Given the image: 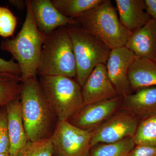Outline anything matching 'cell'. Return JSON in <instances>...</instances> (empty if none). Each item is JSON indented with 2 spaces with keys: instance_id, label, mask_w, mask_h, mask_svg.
<instances>
[{
  "instance_id": "cell-1",
  "label": "cell",
  "mask_w": 156,
  "mask_h": 156,
  "mask_svg": "<svg viewBox=\"0 0 156 156\" xmlns=\"http://www.w3.org/2000/svg\"><path fill=\"white\" fill-rule=\"evenodd\" d=\"M22 83L20 97L28 140L37 141L50 138L56 128L57 119L40 82L36 77Z\"/></svg>"
},
{
  "instance_id": "cell-2",
  "label": "cell",
  "mask_w": 156,
  "mask_h": 156,
  "mask_svg": "<svg viewBox=\"0 0 156 156\" xmlns=\"http://www.w3.org/2000/svg\"><path fill=\"white\" fill-rule=\"evenodd\" d=\"M26 16L21 30L16 37L2 41L0 45L2 50L11 53L17 60L22 82L36 77L44 40L35 23L30 0H26Z\"/></svg>"
},
{
  "instance_id": "cell-3",
  "label": "cell",
  "mask_w": 156,
  "mask_h": 156,
  "mask_svg": "<svg viewBox=\"0 0 156 156\" xmlns=\"http://www.w3.org/2000/svg\"><path fill=\"white\" fill-rule=\"evenodd\" d=\"M75 20L79 26L111 50L126 46L131 34L121 23L116 9L110 0H103Z\"/></svg>"
},
{
  "instance_id": "cell-4",
  "label": "cell",
  "mask_w": 156,
  "mask_h": 156,
  "mask_svg": "<svg viewBox=\"0 0 156 156\" xmlns=\"http://www.w3.org/2000/svg\"><path fill=\"white\" fill-rule=\"evenodd\" d=\"M37 74L76 77V62L71 39L66 27L44 36Z\"/></svg>"
},
{
  "instance_id": "cell-5",
  "label": "cell",
  "mask_w": 156,
  "mask_h": 156,
  "mask_svg": "<svg viewBox=\"0 0 156 156\" xmlns=\"http://www.w3.org/2000/svg\"><path fill=\"white\" fill-rule=\"evenodd\" d=\"M39 81L58 121H69L84 106L81 87L73 79L44 76Z\"/></svg>"
},
{
  "instance_id": "cell-6",
  "label": "cell",
  "mask_w": 156,
  "mask_h": 156,
  "mask_svg": "<svg viewBox=\"0 0 156 156\" xmlns=\"http://www.w3.org/2000/svg\"><path fill=\"white\" fill-rule=\"evenodd\" d=\"M72 42L76 62V77L81 87L98 65H106L111 49L80 27L66 26Z\"/></svg>"
},
{
  "instance_id": "cell-7",
  "label": "cell",
  "mask_w": 156,
  "mask_h": 156,
  "mask_svg": "<svg viewBox=\"0 0 156 156\" xmlns=\"http://www.w3.org/2000/svg\"><path fill=\"white\" fill-rule=\"evenodd\" d=\"M94 130H86L69 121H58L51 136L55 156H88Z\"/></svg>"
},
{
  "instance_id": "cell-8",
  "label": "cell",
  "mask_w": 156,
  "mask_h": 156,
  "mask_svg": "<svg viewBox=\"0 0 156 156\" xmlns=\"http://www.w3.org/2000/svg\"><path fill=\"white\" fill-rule=\"evenodd\" d=\"M139 123L138 118L128 111L112 115L93 131L91 147L100 143H112L133 137Z\"/></svg>"
},
{
  "instance_id": "cell-9",
  "label": "cell",
  "mask_w": 156,
  "mask_h": 156,
  "mask_svg": "<svg viewBox=\"0 0 156 156\" xmlns=\"http://www.w3.org/2000/svg\"><path fill=\"white\" fill-rule=\"evenodd\" d=\"M136 56L125 46L111 50L106 65L109 78L118 95L125 98L131 94L128 69Z\"/></svg>"
},
{
  "instance_id": "cell-10",
  "label": "cell",
  "mask_w": 156,
  "mask_h": 156,
  "mask_svg": "<svg viewBox=\"0 0 156 156\" xmlns=\"http://www.w3.org/2000/svg\"><path fill=\"white\" fill-rule=\"evenodd\" d=\"M82 95L84 105L112 99L118 96L107 71L106 65H98L92 70L83 86Z\"/></svg>"
},
{
  "instance_id": "cell-11",
  "label": "cell",
  "mask_w": 156,
  "mask_h": 156,
  "mask_svg": "<svg viewBox=\"0 0 156 156\" xmlns=\"http://www.w3.org/2000/svg\"><path fill=\"white\" fill-rule=\"evenodd\" d=\"M119 104L118 96L112 99L84 105L69 122L76 127L94 130L113 114Z\"/></svg>"
},
{
  "instance_id": "cell-12",
  "label": "cell",
  "mask_w": 156,
  "mask_h": 156,
  "mask_svg": "<svg viewBox=\"0 0 156 156\" xmlns=\"http://www.w3.org/2000/svg\"><path fill=\"white\" fill-rule=\"evenodd\" d=\"M30 5L35 23L44 36L61 27L78 26L75 20L61 14L51 0H30Z\"/></svg>"
},
{
  "instance_id": "cell-13",
  "label": "cell",
  "mask_w": 156,
  "mask_h": 156,
  "mask_svg": "<svg viewBox=\"0 0 156 156\" xmlns=\"http://www.w3.org/2000/svg\"><path fill=\"white\" fill-rule=\"evenodd\" d=\"M6 106L10 140V154L11 156H16L20 150L29 140L23 124L20 97L9 102Z\"/></svg>"
},
{
  "instance_id": "cell-14",
  "label": "cell",
  "mask_w": 156,
  "mask_h": 156,
  "mask_svg": "<svg viewBox=\"0 0 156 156\" xmlns=\"http://www.w3.org/2000/svg\"><path fill=\"white\" fill-rule=\"evenodd\" d=\"M135 56L156 60V21L152 19L131 33L125 46Z\"/></svg>"
},
{
  "instance_id": "cell-15",
  "label": "cell",
  "mask_w": 156,
  "mask_h": 156,
  "mask_svg": "<svg viewBox=\"0 0 156 156\" xmlns=\"http://www.w3.org/2000/svg\"><path fill=\"white\" fill-rule=\"evenodd\" d=\"M121 23L131 33L152 19L147 12L144 0H115Z\"/></svg>"
},
{
  "instance_id": "cell-16",
  "label": "cell",
  "mask_w": 156,
  "mask_h": 156,
  "mask_svg": "<svg viewBox=\"0 0 156 156\" xmlns=\"http://www.w3.org/2000/svg\"><path fill=\"white\" fill-rule=\"evenodd\" d=\"M124 98V106L132 115L142 119L156 113V87H144Z\"/></svg>"
},
{
  "instance_id": "cell-17",
  "label": "cell",
  "mask_w": 156,
  "mask_h": 156,
  "mask_svg": "<svg viewBox=\"0 0 156 156\" xmlns=\"http://www.w3.org/2000/svg\"><path fill=\"white\" fill-rule=\"evenodd\" d=\"M131 89L156 87V60L136 56L128 69Z\"/></svg>"
},
{
  "instance_id": "cell-18",
  "label": "cell",
  "mask_w": 156,
  "mask_h": 156,
  "mask_svg": "<svg viewBox=\"0 0 156 156\" xmlns=\"http://www.w3.org/2000/svg\"><path fill=\"white\" fill-rule=\"evenodd\" d=\"M63 16L75 19L102 2L103 0H51Z\"/></svg>"
},
{
  "instance_id": "cell-19",
  "label": "cell",
  "mask_w": 156,
  "mask_h": 156,
  "mask_svg": "<svg viewBox=\"0 0 156 156\" xmlns=\"http://www.w3.org/2000/svg\"><path fill=\"white\" fill-rule=\"evenodd\" d=\"M135 145L133 137H127L116 142L98 144L88 156H128Z\"/></svg>"
},
{
  "instance_id": "cell-20",
  "label": "cell",
  "mask_w": 156,
  "mask_h": 156,
  "mask_svg": "<svg viewBox=\"0 0 156 156\" xmlns=\"http://www.w3.org/2000/svg\"><path fill=\"white\" fill-rule=\"evenodd\" d=\"M133 138L136 145L156 147V113L142 119Z\"/></svg>"
},
{
  "instance_id": "cell-21",
  "label": "cell",
  "mask_w": 156,
  "mask_h": 156,
  "mask_svg": "<svg viewBox=\"0 0 156 156\" xmlns=\"http://www.w3.org/2000/svg\"><path fill=\"white\" fill-rule=\"evenodd\" d=\"M22 87L20 78L0 79V107L19 97Z\"/></svg>"
},
{
  "instance_id": "cell-22",
  "label": "cell",
  "mask_w": 156,
  "mask_h": 156,
  "mask_svg": "<svg viewBox=\"0 0 156 156\" xmlns=\"http://www.w3.org/2000/svg\"><path fill=\"white\" fill-rule=\"evenodd\" d=\"M53 147L51 137L37 141L28 140L16 156H53Z\"/></svg>"
},
{
  "instance_id": "cell-23",
  "label": "cell",
  "mask_w": 156,
  "mask_h": 156,
  "mask_svg": "<svg viewBox=\"0 0 156 156\" xmlns=\"http://www.w3.org/2000/svg\"><path fill=\"white\" fill-rule=\"evenodd\" d=\"M17 24L16 16L8 8L0 6V36H13Z\"/></svg>"
},
{
  "instance_id": "cell-24",
  "label": "cell",
  "mask_w": 156,
  "mask_h": 156,
  "mask_svg": "<svg viewBox=\"0 0 156 156\" xmlns=\"http://www.w3.org/2000/svg\"><path fill=\"white\" fill-rule=\"evenodd\" d=\"M10 140L7 113L0 114V154H10Z\"/></svg>"
},
{
  "instance_id": "cell-25",
  "label": "cell",
  "mask_w": 156,
  "mask_h": 156,
  "mask_svg": "<svg viewBox=\"0 0 156 156\" xmlns=\"http://www.w3.org/2000/svg\"><path fill=\"white\" fill-rule=\"evenodd\" d=\"M0 73L21 76V71L19 64L14 59L7 61L0 58Z\"/></svg>"
},
{
  "instance_id": "cell-26",
  "label": "cell",
  "mask_w": 156,
  "mask_h": 156,
  "mask_svg": "<svg viewBox=\"0 0 156 156\" xmlns=\"http://www.w3.org/2000/svg\"><path fill=\"white\" fill-rule=\"evenodd\" d=\"M128 156H156V147L136 145Z\"/></svg>"
},
{
  "instance_id": "cell-27",
  "label": "cell",
  "mask_w": 156,
  "mask_h": 156,
  "mask_svg": "<svg viewBox=\"0 0 156 156\" xmlns=\"http://www.w3.org/2000/svg\"><path fill=\"white\" fill-rule=\"evenodd\" d=\"M147 12L152 19L156 21V0H144Z\"/></svg>"
},
{
  "instance_id": "cell-28",
  "label": "cell",
  "mask_w": 156,
  "mask_h": 156,
  "mask_svg": "<svg viewBox=\"0 0 156 156\" xmlns=\"http://www.w3.org/2000/svg\"><path fill=\"white\" fill-rule=\"evenodd\" d=\"M9 3L11 6L20 11H22L26 8V1L23 0H9Z\"/></svg>"
},
{
  "instance_id": "cell-29",
  "label": "cell",
  "mask_w": 156,
  "mask_h": 156,
  "mask_svg": "<svg viewBox=\"0 0 156 156\" xmlns=\"http://www.w3.org/2000/svg\"><path fill=\"white\" fill-rule=\"evenodd\" d=\"M20 78V76L9 74L2 73H0V79H12V78Z\"/></svg>"
},
{
  "instance_id": "cell-30",
  "label": "cell",
  "mask_w": 156,
  "mask_h": 156,
  "mask_svg": "<svg viewBox=\"0 0 156 156\" xmlns=\"http://www.w3.org/2000/svg\"><path fill=\"white\" fill-rule=\"evenodd\" d=\"M0 156H11L10 154H0Z\"/></svg>"
}]
</instances>
